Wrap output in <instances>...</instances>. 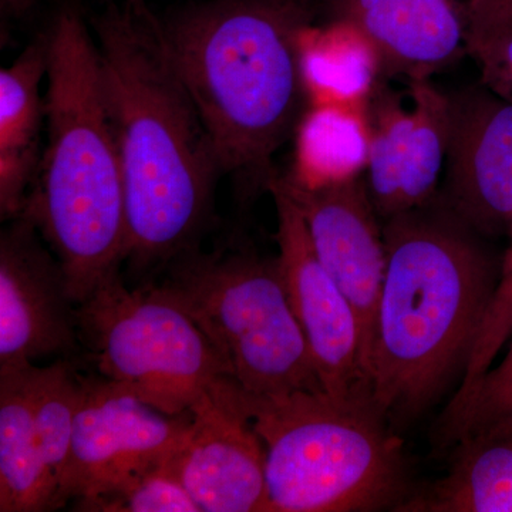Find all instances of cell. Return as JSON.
I'll use <instances>...</instances> for the list:
<instances>
[{
  "label": "cell",
  "instance_id": "obj_1",
  "mask_svg": "<svg viewBox=\"0 0 512 512\" xmlns=\"http://www.w3.org/2000/svg\"><path fill=\"white\" fill-rule=\"evenodd\" d=\"M92 26L126 188L123 265L146 284L201 247L224 170L146 2L110 0Z\"/></svg>",
  "mask_w": 512,
  "mask_h": 512
},
{
  "label": "cell",
  "instance_id": "obj_2",
  "mask_svg": "<svg viewBox=\"0 0 512 512\" xmlns=\"http://www.w3.org/2000/svg\"><path fill=\"white\" fill-rule=\"evenodd\" d=\"M382 227L386 274L367 380L373 407L397 430L466 370L501 264L443 195Z\"/></svg>",
  "mask_w": 512,
  "mask_h": 512
},
{
  "label": "cell",
  "instance_id": "obj_3",
  "mask_svg": "<svg viewBox=\"0 0 512 512\" xmlns=\"http://www.w3.org/2000/svg\"><path fill=\"white\" fill-rule=\"evenodd\" d=\"M312 0H194L161 20L165 42L242 201L268 191L301 119Z\"/></svg>",
  "mask_w": 512,
  "mask_h": 512
},
{
  "label": "cell",
  "instance_id": "obj_4",
  "mask_svg": "<svg viewBox=\"0 0 512 512\" xmlns=\"http://www.w3.org/2000/svg\"><path fill=\"white\" fill-rule=\"evenodd\" d=\"M46 32L47 138L20 215L59 259L79 305L124 264L126 188L96 39L82 12L70 5Z\"/></svg>",
  "mask_w": 512,
  "mask_h": 512
},
{
  "label": "cell",
  "instance_id": "obj_5",
  "mask_svg": "<svg viewBox=\"0 0 512 512\" xmlns=\"http://www.w3.org/2000/svg\"><path fill=\"white\" fill-rule=\"evenodd\" d=\"M239 392L264 443L265 512L399 511L409 500L402 437L373 404L325 390L279 399Z\"/></svg>",
  "mask_w": 512,
  "mask_h": 512
},
{
  "label": "cell",
  "instance_id": "obj_6",
  "mask_svg": "<svg viewBox=\"0 0 512 512\" xmlns=\"http://www.w3.org/2000/svg\"><path fill=\"white\" fill-rule=\"evenodd\" d=\"M153 282L183 306L229 379L248 396L279 399L323 390L278 258L229 241L211 251L185 252Z\"/></svg>",
  "mask_w": 512,
  "mask_h": 512
},
{
  "label": "cell",
  "instance_id": "obj_7",
  "mask_svg": "<svg viewBox=\"0 0 512 512\" xmlns=\"http://www.w3.org/2000/svg\"><path fill=\"white\" fill-rule=\"evenodd\" d=\"M79 365L168 416L190 413L228 377L220 357L156 282L126 284L111 272L77 305Z\"/></svg>",
  "mask_w": 512,
  "mask_h": 512
},
{
  "label": "cell",
  "instance_id": "obj_8",
  "mask_svg": "<svg viewBox=\"0 0 512 512\" xmlns=\"http://www.w3.org/2000/svg\"><path fill=\"white\" fill-rule=\"evenodd\" d=\"M190 424L191 412L181 416L158 412L82 367V399L57 510L72 504L79 511L170 460Z\"/></svg>",
  "mask_w": 512,
  "mask_h": 512
},
{
  "label": "cell",
  "instance_id": "obj_9",
  "mask_svg": "<svg viewBox=\"0 0 512 512\" xmlns=\"http://www.w3.org/2000/svg\"><path fill=\"white\" fill-rule=\"evenodd\" d=\"M268 192L278 220L282 281L323 390L336 399L372 404L355 309L319 261L301 210L286 191L281 174L272 178Z\"/></svg>",
  "mask_w": 512,
  "mask_h": 512
},
{
  "label": "cell",
  "instance_id": "obj_10",
  "mask_svg": "<svg viewBox=\"0 0 512 512\" xmlns=\"http://www.w3.org/2000/svg\"><path fill=\"white\" fill-rule=\"evenodd\" d=\"M77 305L63 266L25 215L0 234V369L40 360L79 363Z\"/></svg>",
  "mask_w": 512,
  "mask_h": 512
},
{
  "label": "cell",
  "instance_id": "obj_11",
  "mask_svg": "<svg viewBox=\"0 0 512 512\" xmlns=\"http://www.w3.org/2000/svg\"><path fill=\"white\" fill-rule=\"evenodd\" d=\"M170 464L201 512L265 511L264 443L229 377L192 407Z\"/></svg>",
  "mask_w": 512,
  "mask_h": 512
},
{
  "label": "cell",
  "instance_id": "obj_12",
  "mask_svg": "<svg viewBox=\"0 0 512 512\" xmlns=\"http://www.w3.org/2000/svg\"><path fill=\"white\" fill-rule=\"evenodd\" d=\"M281 178L301 210L319 261L355 309L362 330L367 376L377 306L386 274V249L383 227L366 181L355 177L309 185L291 174Z\"/></svg>",
  "mask_w": 512,
  "mask_h": 512
},
{
  "label": "cell",
  "instance_id": "obj_13",
  "mask_svg": "<svg viewBox=\"0 0 512 512\" xmlns=\"http://www.w3.org/2000/svg\"><path fill=\"white\" fill-rule=\"evenodd\" d=\"M447 173L443 198L481 237L512 224V101L488 87L448 94Z\"/></svg>",
  "mask_w": 512,
  "mask_h": 512
},
{
  "label": "cell",
  "instance_id": "obj_14",
  "mask_svg": "<svg viewBox=\"0 0 512 512\" xmlns=\"http://www.w3.org/2000/svg\"><path fill=\"white\" fill-rule=\"evenodd\" d=\"M483 0H320L329 23L357 30L375 50L379 77L431 74L467 53V35Z\"/></svg>",
  "mask_w": 512,
  "mask_h": 512
},
{
  "label": "cell",
  "instance_id": "obj_15",
  "mask_svg": "<svg viewBox=\"0 0 512 512\" xmlns=\"http://www.w3.org/2000/svg\"><path fill=\"white\" fill-rule=\"evenodd\" d=\"M49 67L47 32L0 72V218L19 217L43 156L45 97L40 83Z\"/></svg>",
  "mask_w": 512,
  "mask_h": 512
},
{
  "label": "cell",
  "instance_id": "obj_16",
  "mask_svg": "<svg viewBox=\"0 0 512 512\" xmlns=\"http://www.w3.org/2000/svg\"><path fill=\"white\" fill-rule=\"evenodd\" d=\"M36 367L0 369V512L56 510L36 430Z\"/></svg>",
  "mask_w": 512,
  "mask_h": 512
},
{
  "label": "cell",
  "instance_id": "obj_17",
  "mask_svg": "<svg viewBox=\"0 0 512 512\" xmlns=\"http://www.w3.org/2000/svg\"><path fill=\"white\" fill-rule=\"evenodd\" d=\"M446 476L399 511L512 512V434L456 447Z\"/></svg>",
  "mask_w": 512,
  "mask_h": 512
},
{
  "label": "cell",
  "instance_id": "obj_18",
  "mask_svg": "<svg viewBox=\"0 0 512 512\" xmlns=\"http://www.w3.org/2000/svg\"><path fill=\"white\" fill-rule=\"evenodd\" d=\"M369 157L363 110L323 104L302 126L298 173L303 184L336 183L359 177Z\"/></svg>",
  "mask_w": 512,
  "mask_h": 512
},
{
  "label": "cell",
  "instance_id": "obj_19",
  "mask_svg": "<svg viewBox=\"0 0 512 512\" xmlns=\"http://www.w3.org/2000/svg\"><path fill=\"white\" fill-rule=\"evenodd\" d=\"M328 32L305 49L309 87L323 90L328 104L363 110L379 77V60L372 45L350 26L329 23ZM312 33V32H311Z\"/></svg>",
  "mask_w": 512,
  "mask_h": 512
},
{
  "label": "cell",
  "instance_id": "obj_20",
  "mask_svg": "<svg viewBox=\"0 0 512 512\" xmlns=\"http://www.w3.org/2000/svg\"><path fill=\"white\" fill-rule=\"evenodd\" d=\"M409 87L416 119L404 160L397 214L427 204L439 194L437 185L446 163L450 127L448 94L441 93L430 79L409 82Z\"/></svg>",
  "mask_w": 512,
  "mask_h": 512
},
{
  "label": "cell",
  "instance_id": "obj_21",
  "mask_svg": "<svg viewBox=\"0 0 512 512\" xmlns=\"http://www.w3.org/2000/svg\"><path fill=\"white\" fill-rule=\"evenodd\" d=\"M82 399V367L69 359L36 367L35 421L40 451L59 493ZM57 510V495H56Z\"/></svg>",
  "mask_w": 512,
  "mask_h": 512
},
{
  "label": "cell",
  "instance_id": "obj_22",
  "mask_svg": "<svg viewBox=\"0 0 512 512\" xmlns=\"http://www.w3.org/2000/svg\"><path fill=\"white\" fill-rule=\"evenodd\" d=\"M508 434H512V335L501 362L491 366L463 396L451 399L437 440L457 447Z\"/></svg>",
  "mask_w": 512,
  "mask_h": 512
},
{
  "label": "cell",
  "instance_id": "obj_23",
  "mask_svg": "<svg viewBox=\"0 0 512 512\" xmlns=\"http://www.w3.org/2000/svg\"><path fill=\"white\" fill-rule=\"evenodd\" d=\"M171 460V458H170ZM170 460L84 504L92 512H201Z\"/></svg>",
  "mask_w": 512,
  "mask_h": 512
},
{
  "label": "cell",
  "instance_id": "obj_24",
  "mask_svg": "<svg viewBox=\"0 0 512 512\" xmlns=\"http://www.w3.org/2000/svg\"><path fill=\"white\" fill-rule=\"evenodd\" d=\"M467 53L480 66L484 86L512 101V26L474 15Z\"/></svg>",
  "mask_w": 512,
  "mask_h": 512
},
{
  "label": "cell",
  "instance_id": "obj_25",
  "mask_svg": "<svg viewBox=\"0 0 512 512\" xmlns=\"http://www.w3.org/2000/svg\"><path fill=\"white\" fill-rule=\"evenodd\" d=\"M507 235L510 244L501 259L500 279L484 322L485 333L500 340L512 333V224Z\"/></svg>",
  "mask_w": 512,
  "mask_h": 512
},
{
  "label": "cell",
  "instance_id": "obj_26",
  "mask_svg": "<svg viewBox=\"0 0 512 512\" xmlns=\"http://www.w3.org/2000/svg\"><path fill=\"white\" fill-rule=\"evenodd\" d=\"M476 15L512 26V0H483L478 5Z\"/></svg>",
  "mask_w": 512,
  "mask_h": 512
},
{
  "label": "cell",
  "instance_id": "obj_27",
  "mask_svg": "<svg viewBox=\"0 0 512 512\" xmlns=\"http://www.w3.org/2000/svg\"><path fill=\"white\" fill-rule=\"evenodd\" d=\"M35 3L36 0H0V10L3 18L18 19L22 18Z\"/></svg>",
  "mask_w": 512,
  "mask_h": 512
}]
</instances>
